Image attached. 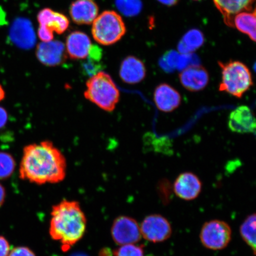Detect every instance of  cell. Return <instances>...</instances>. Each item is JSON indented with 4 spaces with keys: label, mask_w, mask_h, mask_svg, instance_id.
Instances as JSON below:
<instances>
[{
    "label": "cell",
    "mask_w": 256,
    "mask_h": 256,
    "mask_svg": "<svg viewBox=\"0 0 256 256\" xmlns=\"http://www.w3.org/2000/svg\"><path fill=\"white\" fill-rule=\"evenodd\" d=\"M65 156L50 140L26 146L19 176L22 180L37 184H57L66 178Z\"/></svg>",
    "instance_id": "1"
},
{
    "label": "cell",
    "mask_w": 256,
    "mask_h": 256,
    "mask_svg": "<svg viewBox=\"0 0 256 256\" xmlns=\"http://www.w3.org/2000/svg\"><path fill=\"white\" fill-rule=\"evenodd\" d=\"M86 226L87 220L78 202L64 200L53 206L50 234L53 240L62 244L64 252L82 238Z\"/></svg>",
    "instance_id": "2"
},
{
    "label": "cell",
    "mask_w": 256,
    "mask_h": 256,
    "mask_svg": "<svg viewBox=\"0 0 256 256\" xmlns=\"http://www.w3.org/2000/svg\"><path fill=\"white\" fill-rule=\"evenodd\" d=\"M84 96L101 110L110 112L119 103L120 92L110 74L99 72L86 82Z\"/></svg>",
    "instance_id": "3"
},
{
    "label": "cell",
    "mask_w": 256,
    "mask_h": 256,
    "mask_svg": "<svg viewBox=\"0 0 256 256\" xmlns=\"http://www.w3.org/2000/svg\"><path fill=\"white\" fill-rule=\"evenodd\" d=\"M218 64L222 75L219 90L241 98L254 85L249 68L244 64L238 60Z\"/></svg>",
    "instance_id": "4"
},
{
    "label": "cell",
    "mask_w": 256,
    "mask_h": 256,
    "mask_svg": "<svg viewBox=\"0 0 256 256\" xmlns=\"http://www.w3.org/2000/svg\"><path fill=\"white\" fill-rule=\"evenodd\" d=\"M126 32L122 18L114 11H104L92 22V37L102 46L116 44L126 34Z\"/></svg>",
    "instance_id": "5"
},
{
    "label": "cell",
    "mask_w": 256,
    "mask_h": 256,
    "mask_svg": "<svg viewBox=\"0 0 256 256\" xmlns=\"http://www.w3.org/2000/svg\"><path fill=\"white\" fill-rule=\"evenodd\" d=\"M232 231L228 224L222 220H210L204 224L200 232L202 244L212 250H220L228 246Z\"/></svg>",
    "instance_id": "6"
},
{
    "label": "cell",
    "mask_w": 256,
    "mask_h": 256,
    "mask_svg": "<svg viewBox=\"0 0 256 256\" xmlns=\"http://www.w3.org/2000/svg\"><path fill=\"white\" fill-rule=\"evenodd\" d=\"M111 234L114 242L120 246L136 244L142 238L136 220L126 216H120L114 220Z\"/></svg>",
    "instance_id": "7"
},
{
    "label": "cell",
    "mask_w": 256,
    "mask_h": 256,
    "mask_svg": "<svg viewBox=\"0 0 256 256\" xmlns=\"http://www.w3.org/2000/svg\"><path fill=\"white\" fill-rule=\"evenodd\" d=\"M144 238L152 242H162L172 235V228L168 220L159 214H152L144 218L140 226Z\"/></svg>",
    "instance_id": "8"
},
{
    "label": "cell",
    "mask_w": 256,
    "mask_h": 256,
    "mask_svg": "<svg viewBox=\"0 0 256 256\" xmlns=\"http://www.w3.org/2000/svg\"><path fill=\"white\" fill-rule=\"evenodd\" d=\"M9 39L16 46L21 49H32L36 43V36L30 19L24 18H16L10 30Z\"/></svg>",
    "instance_id": "9"
},
{
    "label": "cell",
    "mask_w": 256,
    "mask_h": 256,
    "mask_svg": "<svg viewBox=\"0 0 256 256\" xmlns=\"http://www.w3.org/2000/svg\"><path fill=\"white\" fill-rule=\"evenodd\" d=\"M36 56L39 62L47 66H56L66 62L65 46L60 40H51L38 44Z\"/></svg>",
    "instance_id": "10"
},
{
    "label": "cell",
    "mask_w": 256,
    "mask_h": 256,
    "mask_svg": "<svg viewBox=\"0 0 256 256\" xmlns=\"http://www.w3.org/2000/svg\"><path fill=\"white\" fill-rule=\"evenodd\" d=\"M202 184L196 174L185 172L176 178L174 190L176 196L184 200L196 199L200 194Z\"/></svg>",
    "instance_id": "11"
},
{
    "label": "cell",
    "mask_w": 256,
    "mask_h": 256,
    "mask_svg": "<svg viewBox=\"0 0 256 256\" xmlns=\"http://www.w3.org/2000/svg\"><path fill=\"white\" fill-rule=\"evenodd\" d=\"M228 126L234 132L254 133L256 124L254 112L247 106L236 108L230 114Z\"/></svg>",
    "instance_id": "12"
},
{
    "label": "cell",
    "mask_w": 256,
    "mask_h": 256,
    "mask_svg": "<svg viewBox=\"0 0 256 256\" xmlns=\"http://www.w3.org/2000/svg\"><path fill=\"white\" fill-rule=\"evenodd\" d=\"M179 78L183 87L191 92L203 90L210 82L207 70L200 65L192 66L182 70Z\"/></svg>",
    "instance_id": "13"
},
{
    "label": "cell",
    "mask_w": 256,
    "mask_h": 256,
    "mask_svg": "<svg viewBox=\"0 0 256 256\" xmlns=\"http://www.w3.org/2000/svg\"><path fill=\"white\" fill-rule=\"evenodd\" d=\"M154 100L160 110L168 113L179 107L182 97L177 90L167 83H162L154 92Z\"/></svg>",
    "instance_id": "14"
},
{
    "label": "cell",
    "mask_w": 256,
    "mask_h": 256,
    "mask_svg": "<svg viewBox=\"0 0 256 256\" xmlns=\"http://www.w3.org/2000/svg\"><path fill=\"white\" fill-rule=\"evenodd\" d=\"M99 8L94 0H76L70 8V14L74 23L90 24L98 14Z\"/></svg>",
    "instance_id": "15"
},
{
    "label": "cell",
    "mask_w": 256,
    "mask_h": 256,
    "mask_svg": "<svg viewBox=\"0 0 256 256\" xmlns=\"http://www.w3.org/2000/svg\"><path fill=\"white\" fill-rule=\"evenodd\" d=\"M146 66L142 60L136 56H129L121 63L120 76L126 84H136L146 78Z\"/></svg>",
    "instance_id": "16"
},
{
    "label": "cell",
    "mask_w": 256,
    "mask_h": 256,
    "mask_svg": "<svg viewBox=\"0 0 256 256\" xmlns=\"http://www.w3.org/2000/svg\"><path fill=\"white\" fill-rule=\"evenodd\" d=\"M91 46V40L84 32H73L67 36L66 51L72 59H86Z\"/></svg>",
    "instance_id": "17"
},
{
    "label": "cell",
    "mask_w": 256,
    "mask_h": 256,
    "mask_svg": "<svg viewBox=\"0 0 256 256\" xmlns=\"http://www.w3.org/2000/svg\"><path fill=\"white\" fill-rule=\"evenodd\" d=\"M216 8L223 16L224 20L231 26L232 19L236 14L244 11L252 10L254 0H213Z\"/></svg>",
    "instance_id": "18"
},
{
    "label": "cell",
    "mask_w": 256,
    "mask_h": 256,
    "mask_svg": "<svg viewBox=\"0 0 256 256\" xmlns=\"http://www.w3.org/2000/svg\"><path fill=\"white\" fill-rule=\"evenodd\" d=\"M38 21L58 34H62L69 27L70 21L65 15L49 8L42 10L38 14Z\"/></svg>",
    "instance_id": "19"
},
{
    "label": "cell",
    "mask_w": 256,
    "mask_h": 256,
    "mask_svg": "<svg viewBox=\"0 0 256 256\" xmlns=\"http://www.w3.org/2000/svg\"><path fill=\"white\" fill-rule=\"evenodd\" d=\"M256 10L244 11L234 16L231 26L236 28L242 33L248 35L250 39L256 41Z\"/></svg>",
    "instance_id": "20"
},
{
    "label": "cell",
    "mask_w": 256,
    "mask_h": 256,
    "mask_svg": "<svg viewBox=\"0 0 256 256\" xmlns=\"http://www.w3.org/2000/svg\"><path fill=\"white\" fill-rule=\"evenodd\" d=\"M204 43V36L198 30H192L187 32L178 44V52L182 54H192L200 48Z\"/></svg>",
    "instance_id": "21"
},
{
    "label": "cell",
    "mask_w": 256,
    "mask_h": 256,
    "mask_svg": "<svg viewBox=\"0 0 256 256\" xmlns=\"http://www.w3.org/2000/svg\"><path fill=\"white\" fill-rule=\"evenodd\" d=\"M256 214H254L246 218L240 226V232L243 241L246 242L256 254Z\"/></svg>",
    "instance_id": "22"
},
{
    "label": "cell",
    "mask_w": 256,
    "mask_h": 256,
    "mask_svg": "<svg viewBox=\"0 0 256 256\" xmlns=\"http://www.w3.org/2000/svg\"><path fill=\"white\" fill-rule=\"evenodd\" d=\"M115 4L118 10L127 17L138 14L142 8V0H115Z\"/></svg>",
    "instance_id": "23"
},
{
    "label": "cell",
    "mask_w": 256,
    "mask_h": 256,
    "mask_svg": "<svg viewBox=\"0 0 256 256\" xmlns=\"http://www.w3.org/2000/svg\"><path fill=\"white\" fill-rule=\"evenodd\" d=\"M16 167L15 160L11 154L0 152V179L8 178L14 174Z\"/></svg>",
    "instance_id": "24"
},
{
    "label": "cell",
    "mask_w": 256,
    "mask_h": 256,
    "mask_svg": "<svg viewBox=\"0 0 256 256\" xmlns=\"http://www.w3.org/2000/svg\"><path fill=\"white\" fill-rule=\"evenodd\" d=\"M180 53L174 50L166 52L160 60V66L167 72H172L177 69Z\"/></svg>",
    "instance_id": "25"
},
{
    "label": "cell",
    "mask_w": 256,
    "mask_h": 256,
    "mask_svg": "<svg viewBox=\"0 0 256 256\" xmlns=\"http://www.w3.org/2000/svg\"><path fill=\"white\" fill-rule=\"evenodd\" d=\"M114 254V256H146L142 246L136 244L121 246Z\"/></svg>",
    "instance_id": "26"
},
{
    "label": "cell",
    "mask_w": 256,
    "mask_h": 256,
    "mask_svg": "<svg viewBox=\"0 0 256 256\" xmlns=\"http://www.w3.org/2000/svg\"><path fill=\"white\" fill-rule=\"evenodd\" d=\"M82 67L86 74L92 76L96 74V73L101 72L103 66L100 62H94V60L88 58L86 62L82 63Z\"/></svg>",
    "instance_id": "27"
},
{
    "label": "cell",
    "mask_w": 256,
    "mask_h": 256,
    "mask_svg": "<svg viewBox=\"0 0 256 256\" xmlns=\"http://www.w3.org/2000/svg\"><path fill=\"white\" fill-rule=\"evenodd\" d=\"M38 36L43 42H48L54 39V32L44 26L40 25L38 28Z\"/></svg>",
    "instance_id": "28"
},
{
    "label": "cell",
    "mask_w": 256,
    "mask_h": 256,
    "mask_svg": "<svg viewBox=\"0 0 256 256\" xmlns=\"http://www.w3.org/2000/svg\"><path fill=\"white\" fill-rule=\"evenodd\" d=\"M102 54L103 53H102V50L100 47L96 44H92L88 57V58L94 60V62H100Z\"/></svg>",
    "instance_id": "29"
},
{
    "label": "cell",
    "mask_w": 256,
    "mask_h": 256,
    "mask_svg": "<svg viewBox=\"0 0 256 256\" xmlns=\"http://www.w3.org/2000/svg\"><path fill=\"white\" fill-rule=\"evenodd\" d=\"M8 256H36L33 251L26 247H17L10 252Z\"/></svg>",
    "instance_id": "30"
},
{
    "label": "cell",
    "mask_w": 256,
    "mask_h": 256,
    "mask_svg": "<svg viewBox=\"0 0 256 256\" xmlns=\"http://www.w3.org/2000/svg\"><path fill=\"white\" fill-rule=\"evenodd\" d=\"M10 252V246L4 236H0V256H8Z\"/></svg>",
    "instance_id": "31"
},
{
    "label": "cell",
    "mask_w": 256,
    "mask_h": 256,
    "mask_svg": "<svg viewBox=\"0 0 256 256\" xmlns=\"http://www.w3.org/2000/svg\"><path fill=\"white\" fill-rule=\"evenodd\" d=\"M8 120V114L5 108L0 107V128L5 126Z\"/></svg>",
    "instance_id": "32"
},
{
    "label": "cell",
    "mask_w": 256,
    "mask_h": 256,
    "mask_svg": "<svg viewBox=\"0 0 256 256\" xmlns=\"http://www.w3.org/2000/svg\"><path fill=\"white\" fill-rule=\"evenodd\" d=\"M6 193L4 186L0 184V207L4 204L6 199Z\"/></svg>",
    "instance_id": "33"
},
{
    "label": "cell",
    "mask_w": 256,
    "mask_h": 256,
    "mask_svg": "<svg viewBox=\"0 0 256 256\" xmlns=\"http://www.w3.org/2000/svg\"><path fill=\"white\" fill-rule=\"evenodd\" d=\"M158 1L161 2L162 4L172 6L177 4L178 0H158Z\"/></svg>",
    "instance_id": "34"
},
{
    "label": "cell",
    "mask_w": 256,
    "mask_h": 256,
    "mask_svg": "<svg viewBox=\"0 0 256 256\" xmlns=\"http://www.w3.org/2000/svg\"><path fill=\"white\" fill-rule=\"evenodd\" d=\"M6 92L2 86L0 84V102H2L5 98Z\"/></svg>",
    "instance_id": "35"
},
{
    "label": "cell",
    "mask_w": 256,
    "mask_h": 256,
    "mask_svg": "<svg viewBox=\"0 0 256 256\" xmlns=\"http://www.w3.org/2000/svg\"><path fill=\"white\" fill-rule=\"evenodd\" d=\"M72 256H88L84 254H82V252H78V254H75L72 255Z\"/></svg>",
    "instance_id": "36"
},
{
    "label": "cell",
    "mask_w": 256,
    "mask_h": 256,
    "mask_svg": "<svg viewBox=\"0 0 256 256\" xmlns=\"http://www.w3.org/2000/svg\"><path fill=\"white\" fill-rule=\"evenodd\" d=\"M194 1H200V0H194Z\"/></svg>",
    "instance_id": "37"
}]
</instances>
